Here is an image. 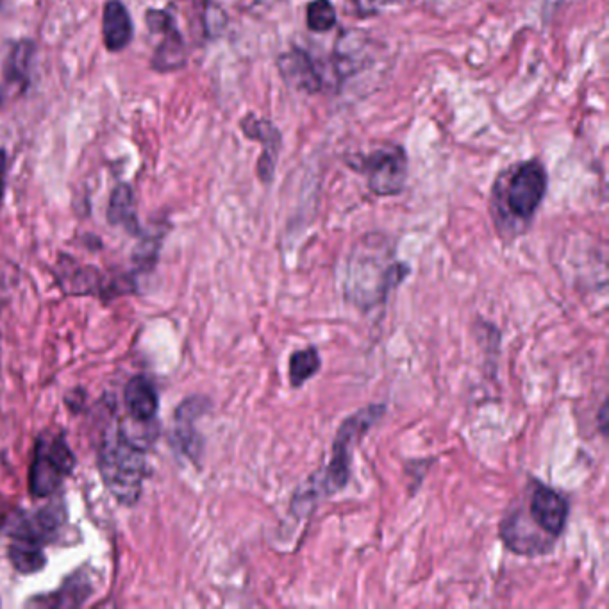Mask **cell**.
<instances>
[{
    "label": "cell",
    "instance_id": "21",
    "mask_svg": "<svg viewBox=\"0 0 609 609\" xmlns=\"http://www.w3.org/2000/svg\"><path fill=\"white\" fill-rule=\"evenodd\" d=\"M88 584L86 579H70L65 586L61 588V592L54 593L51 601H43V604H49V606H81L84 599L88 597Z\"/></svg>",
    "mask_w": 609,
    "mask_h": 609
},
{
    "label": "cell",
    "instance_id": "15",
    "mask_svg": "<svg viewBox=\"0 0 609 609\" xmlns=\"http://www.w3.org/2000/svg\"><path fill=\"white\" fill-rule=\"evenodd\" d=\"M34 43L31 40H20L13 45L4 65V88H18L26 92L31 81V63H33Z\"/></svg>",
    "mask_w": 609,
    "mask_h": 609
},
{
    "label": "cell",
    "instance_id": "4",
    "mask_svg": "<svg viewBox=\"0 0 609 609\" xmlns=\"http://www.w3.org/2000/svg\"><path fill=\"white\" fill-rule=\"evenodd\" d=\"M386 408L384 404H370L367 408H361L343 420L336 436H334L331 459L327 467L308 479V483L302 486L293 497V509H304L306 504L318 497H329L334 493L342 492L351 479L352 452L372 427L384 417Z\"/></svg>",
    "mask_w": 609,
    "mask_h": 609
},
{
    "label": "cell",
    "instance_id": "23",
    "mask_svg": "<svg viewBox=\"0 0 609 609\" xmlns=\"http://www.w3.org/2000/svg\"><path fill=\"white\" fill-rule=\"evenodd\" d=\"M145 18H147V26H149V29L154 34L163 33L165 29H168V27L176 22L174 17L168 11H163V9H149Z\"/></svg>",
    "mask_w": 609,
    "mask_h": 609
},
{
    "label": "cell",
    "instance_id": "12",
    "mask_svg": "<svg viewBox=\"0 0 609 609\" xmlns=\"http://www.w3.org/2000/svg\"><path fill=\"white\" fill-rule=\"evenodd\" d=\"M277 67L284 81L295 90L304 93H317L322 90V77L318 74L315 63L301 49H292L283 54L277 61Z\"/></svg>",
    "mask_w": 609,
    "mask_h": 609
},
{
    "label": "cell",
    "instance_id": "1",
    "mask_svg": "<svg viewBox=\"0 0 609 609\" xmlns=\"http://www.w3.org/2000/svg\"><path fill=\"white\" fill-rule=\"evenodd\" d=\"M568 515L570 504L563 493L531 479L502 517V543L518 556L549 554L567 529Z\"/></svg>",
    "mask_w": 609,
    "mask_h": 609
},
{
    "label": "cell",
    "instance_id": "2",
    "mask_svg": "<svg viewBox=\"0 0 609 609\" xmlns=\"http://www.w3.org/2000/svg\"><path fill=\"white\" fill-rule=\"evenodd\" d=\"M408 274V265L397 259L386 236L367 234L354 245L347 261L345 297L356 308L370 311L381 306Z\"/></svg>",
    "mask_w": 609,
    "mask_h": 609
},
{
    "label": "cell",
    "instance_id": "10",
    "mask_svg": "<svg viewBox=\"0 0 609 609\" xmlns=\"http://www.w3.org/2000/svg\"><path fill=\"white\" fill-rule=\"evenodd\" d=\"M240 127L249 140L263 145V152L259 156L256 170H258L261 183H272L274 174H276L277 158L281 152V143H283L281 131L270 120L258 118L256 115H247L240 122Z\"/></svg>",
    "mask_w": 609,
    "mask_h": 609
},
{
    "label": "cell",
    "instance_id": "20",
    "mask_svg": "<svg viewBox=\"0 0 609 609\" xmlns=\"http://www.w3.org/2000/svg\"><path fill=\"white\" fill-rule=\"evenodd\" d=\"M306 22L313 33H327L336 26V9L329 0H313L306 9Z\"/></svg>",
    "mask_w": 609,
    "mask_h": 609
},
{
    "label": "cell",
    "instance_id": "7",
    "mask_svg": "<svg viewBox=\"0 0 609 609\" xmlns=\"http://www.w3.org/2000/svg\"><path fill=\"white\" fill-rule=\"evenodd\" d=\"M367 176L370 192L377 197H393L401 193L408 181V156L402 147L386 145L370 152L356 167Z\"/></svg>",
    "mask_w": 609,
    "mask_h": 609
},
{
    "label": "cell",
    "instance_id": "13",
    "mask_svg": "<svg viewBox=\"0 0 609 609\" xmlns=\"http://www.w3.org/2000/svg\"><path fill=\"white\" fill-rule=\"evenodd\" d=\"M133 18L129 15L124 2L108 0L102 11V38L109 52L126 49L133 40Z\"/></svg>",
    "mask_w": 609,
    "mask_h": 609
},
{
    "label": "cell",
    "instance_id": "16",
    "mask_svg": "<svg viewBox=\"0 0 609 609\" xmlns=\"http://www.w3.org/2000/svg\"><path fill=\"white\" fill-rule=\"evenodd\" d=\"M163 40L152 56L151 67L159 74L174 72L186 65V45L183 34L179 33L176 22L163 31Z\"/></svg>",
    "mask_w": 609,
    "mask_h": 609
},
{
    "label": "cell",
    "instance_id": "26",
    "mask_svg": "<svg viewBox=\"0 0 609 609\" xmlns=\"http://www.w3.org/2000/svg\"><path fill=\"white\" fill-rule=\"evenodd\" d=\"M4 4H6V0H0V8H2V6H4Z\"/></svg>",
    "mask_w": 609,
    "mask_h": 609
},
{
    "label": "cell",
    "instance_id": "3",
    "mask_svg": "<svg viewBox=\"0 0 609 609\" xmlns=\"http://www.w3.org/2000/svg\"><path fill=\"white\" fill-rule=\"evenodd\" d=\"M547 170L538 159L506 168L492 188L493 224L502 238H517L531 226L547 193Z\"/></svg>",
    "mask_w": 609,
    "mask_h": 609
},
{
    "label": "cell",
    "instance_id": "6",
    "mask_svg": "<svg viewBox=\"0 0 609 609\" xmlns=\"http://www.w3.org/2000/svg\"><path fill=\"white\" fill-rule=\"evenodd\" d=\"M76 467L74 452L63 436L43 434L34 445L29 467V492L36 499L49 497L58 490Z\"/></svg>",
    "mask_w": 609,
    "mask_h": 609
},
{
    "label": "cell",
    "instance_id": "17",
    "mask_svg": "<svg viewBox=\"0 0 609 609\" xmlns=\"http://www.w3.org/2000/svg\"><path fill=\"white\" fill-rule=\"evenodd\" d=\"M108 222L111 226L124 227L127 233H140L133 188L129 184H118L117 188L111 193L108 206Z\"/></svg>",
    "mask_w": 609,
    "mask_h": 609
},
{
    "label": "cell",
    "instance_id": "9",
    "mask_svg": "<svg viewBox=\"0 0 609 609\" xmlns=\"http://www.w3.org/2000/svg\"><path fill=\"white\" fill-rule=\"evenodd\" d=\"M58 279L63 290L74 295H95V297H117L118 293L129 292V281H118L104 276L97 268L81 267L76 261L61 256L58 263Z\"/></svg>",
    "mask_w": 609,
    "mask_h": 609
},
{
    "label": "cell",
    "instance_id": "8",
    "mask_svg": "<svg viewBox=\"0 0 609 609\" xmlns=\"http://www.w3.org/2000/svg\"><path fill=\"white\" fill-rule=\"evenodd\" d=\"M65 524V509L59 504H51L47 508L38 509L36 513H27L22 509L11 511L4 518L2 529L11 540L36 543L45 547L59 534V529Z\"/></svg>",
    "mask_w": 609,
    "mask_h": 609
},
{
    "label": "cell",
    "instance_id": "19",
    "mask_svg": "<svg viewBox=\"0 0 609 609\" xmlns=\"http://www.w3.org/2000/svg\"><path fill=\"white\" fill-rule=\"evenodd\" d=\"M8 556L9 561L13 563V567L17 568L20 574H36L47 563L42 545L22 542V540H11L9 542Z\"/></svg>",
    "mask_w": 609,
    "mask_h": 609
},
{
    "label": "cell",
    "instance_id": "14",
    "mask_svg": "<svg viewBox=\"0 0 609 609\" xmlns=\"http://www.w3.org/2000/svg\"><path fill=\"white\" fill-rule=\"evenodd\" d=\"M124 401L129 415L138 422H151L158 415V392L151 379L145 376L133 377L126 384Z\"/></svg>",
    "mask_w": 609,
    "mask_h": 609
},
{
    "label": "cell",
    "instance_id": "22",
    "mask_svg": "<svg viewBox=\"0 0 609 609\" xmlns=\"http://www.w3.org/2000/svg\"><path fill=\"white\" fill-rule=\"evenodd\" d=\"M226 22V13L222 9L215 6V4H211V2L204 4L202 24H204V31H206L208 36H215V34L220 33L224 29V26H226Z\"/></svg>",
    "mask_w": 609,
    "mask_h": 609
},
{
    "label": "cell",
    "instance_id": "5",
    "mask_svg": "<svg viewBox=\"0 0 609 609\" xmlns=\"http://www.w3.org/2000/svg\"><path fill=\"white\" fill-rule=\"evenodd\" d=\"M99 470L108 492L124 506H134L147 476L145 449L122 429L106 434L99 449Z\"/></svg>",
    "mask_w": 609,
    "mask_h": 609
},
{
    "label": "cell",
    "instance_id": "11",
    "mask_svg": "<svg viewBox=\"0 0 609 609\" xmlns=\"http://www.w3.org/2000/svg\"><path fill=\"white\" fill-rule=\"evenodd\" d=\"M211 408V402L206 397H190L177 408L176 411V445L179 451L183 452L184 456L199 461V456L202 454V440L195 422L208 413Z\"/></svg>",
    "mask_w": 609,
    "mask_h": 609
},
{
    "label": "cell",
    "instance_id": "18",
    "mask_svg": "<svg viewBox=\"0 0 609 609\" xmlns=\"http://www.w3.org/2000/svg\"><path fill=\"white\" fill-rule=\"evenodd\" d=\"M322 368V358L315 347H306L292 352L288 359V377L293 388H299L317 376Z\"/></svg>",
    "mask_w": 609,
    "mask_h": 609
},
{
    "label": "cell",
    "instance_id": "24",
    "mask_svg": "<svg viewBox=\"0 0 609 609\" xmlns=\"http://www.w3.org/2000/svg\"><path fill=\"white\" fill-rule=\"evenodd\" d=\"M6 168H8L6 152L4 149H0V197L4 195V186H6Z\"/></svg>",
    "mask_w": 609,
    "mask_h": 609
},
{
    "label": "cell",
    "instance_id": "25",
    "mask_svg": "<svg viewBox=\"0 0 609 609\" xmlns=\"http://www.w3.org/2000/svg\"><path fill=\"white\" fill-rule=\"evenodd\" d=\"M608 402H602L601 409H599V426H601V433H608Z\"/></svg>",
    "mask_w": 609,
    "mask_h": 609
}]
</instances>
